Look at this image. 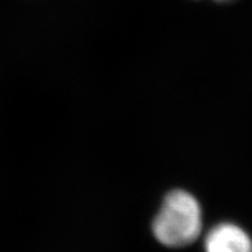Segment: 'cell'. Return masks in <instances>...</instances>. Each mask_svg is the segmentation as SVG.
I'll use <instances>...</instances> for the list:
<instances>
[{
    "label": "cell",
    "instance_id": "1",
    "mask_svg": "<svg viewBox=\"0 0 252 252\" xmlns=\"http://www.w3.org/2000/svg\"><path fill=\"white\" fill-rule=\"evenodd\" d=\"M152 232L166 247L180 249L192 245L202 232V210L198 201L186 190L170 192L153 219Z\"/></svg>",
    "mask_w": 252,
    "mask_h": 252
},
{
    "label": "cell",
    "instance_id": "3",
    "mask_svg": "<svg viewBox=\"0 0 252 252\" xmlns=\"http://www.w3.org/2000/svg\"><path fill=\"white\" fill-rule=\"evenodd\" d=\"M214 1H218V3H229V1H233V0H214Z\"/></svg>",
    "mask_w": 252,
    "mask_h": 252
},
{
    "label": "cell",
    "instance_id": "2",
    "mask_svg": "<svg viewBox=\"0 0 252 252\" xmlns=\"http://www.w3.org/2000/svg\"><path fill=\"white\" fill-rule=\"evenodd\" d=\"M206 252H252V238L242 226L220 222L205 238Z\"/></svg>",
    "mask_w": 252,
    "mask_h": 252
}]
</instances>
